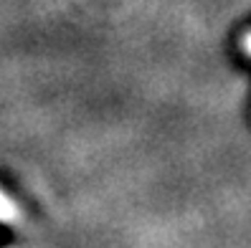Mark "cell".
Wrapping results in <instances>:
<instances>
[{"label": "cell", "mask_w": 251, "mask_h": 248, "mask_svg": "<svg viewBox=\"0 0 251 248\" xmlns=\"http://www.w3.org/2000/svg\"><path fill=\"white\" fill-rule=\"evenodd\" d=\"M21 221H23V210L13 203V198H8L3 190H0V223L18 225Z\"/></svg>", "instance_id": "6da1fadb"}]
</instances>
